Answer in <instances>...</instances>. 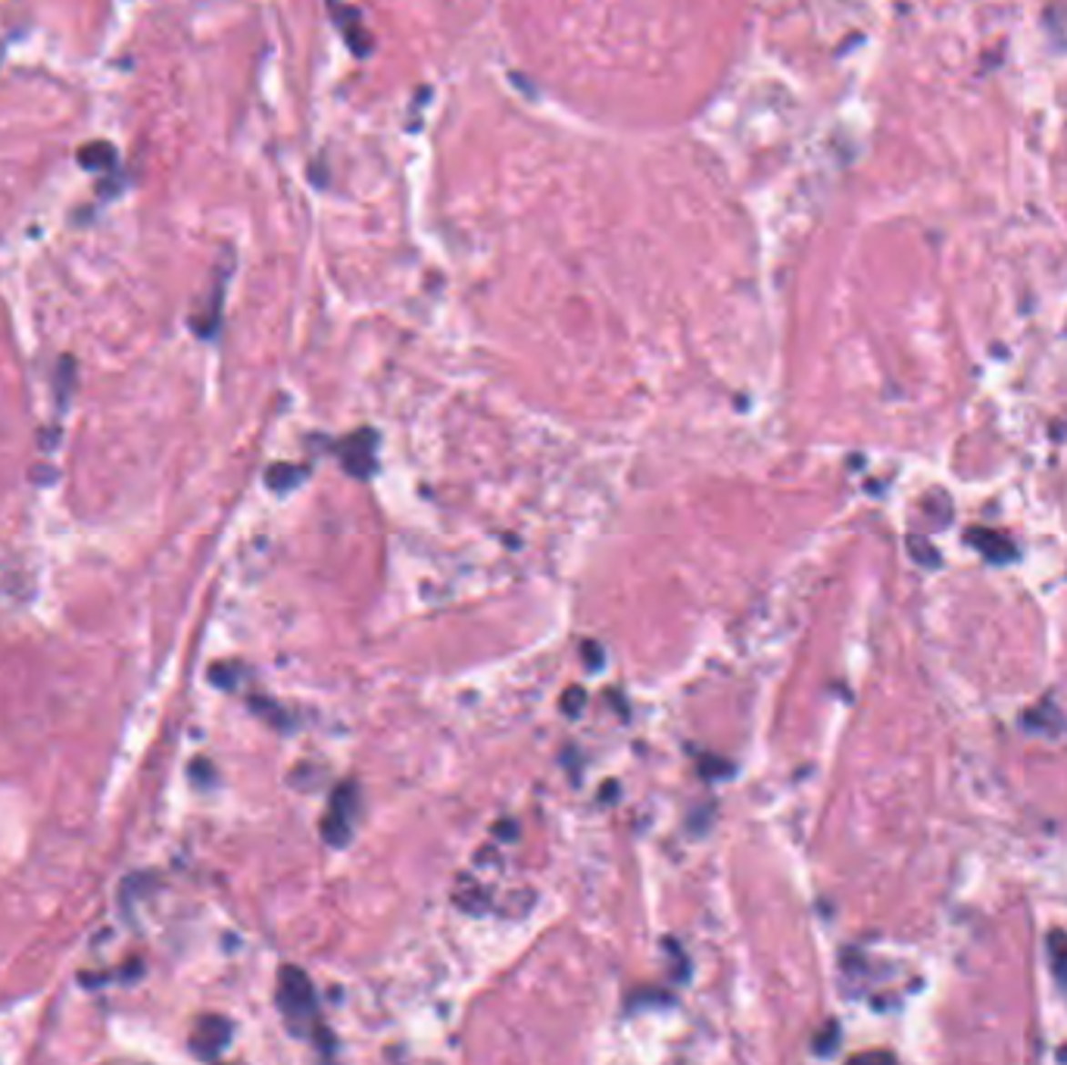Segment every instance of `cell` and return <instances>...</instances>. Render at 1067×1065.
<instances>
[{
  "mask_svg": "<svg viewBox=\"0 0 1067 1065\" xmlns=\"http://www.w3.org/2000/svg\"><path fill=\"white\" fill-rule=\"evenodd\" d=\"M1049 957H1052V968H1055V975L1062 981H1067V937L1058 935V931L1049 940Z\"/></svg>",
  "mask_w": 1067,
  "mask_h": 1065,
  "instance_id": "9c48e42d",
  "label": "cell"
},
{
  "mask_svg": "<svg viewBox=\"0 0 1067 1065\" xmlns=\"http://www.w3.org/2000/svg\"><path fill=\"white\" fill-rule=\"evenodd\" d=\"M964 541H968L974 550H981L990 563L1002 566V563H1011L1014 557H1018V550H1014V544L1008 541V535L1002 531H992V528H970L968 535H964Z\"/></svg>",
  "mask_w": 1067,
  "mask_h": 1065,
  "instance_id": "8992f818",
  "label": "cell"
},
{
  "mask_svg": "<svg viewBox=\"0 0 1067 1065\" xmlns=\"http://www.w3.org/2000/svg\"><path fill=\"white\" fill-rule=\"evenodd\" d=\"M581 703H584V691L581 688H568L565 700H562V710H565V716H577Z\"/></svg>",
  "mask_w": 1067,
  "mask_h": 1065,
  "instance_id": "8fae6325",
  "label": "cell"
},
{
  "mask_svg": "<svg viewBox=\"0 0 1067 1065\" xmlns=\"http://www.w3.org/2000/svg\"><path fill=\"white\" fill-rule=\"evenodd\" d=\"M584 653L590 656V669H599V650L594 644H584Z\"/></svg>",
  "mask_w": 1067,
  "mask_h": 1065,
  "instance_id": "4fadbf2b",
  "label": "cell"
},
{
  "mask_svg": "<svg viewBox=\"0 0 1067 1065\" xmlns=\"http://www.w3.org/2000/svg\"><path fill=\"white\" fill-rule=\"evenodd\" d=\"M278 1009L294 1034H306L316 1019V990L297 966H284L278 972Z\"/></svg>",
  "mask_w": 1067,
  "mask_h": 1065,
  "instance_id": "6da1fadb",
  "label": "cell"
},
{
  "mask_svg": "<svg viewBox=\"0 0 1067 1065\" xmlns=\"http://www.w3.org/2000/svg\"><path fill=\"white\" fill-rule=\"evenodd\" d=\"M1024 728L1036 734H1058L1064 728V722H1062V712L1052 703H1040L1024 712Z\"/></svg>",
  "mask_w": 1067,
  "mask_h": 1065,
  "instance_id": "52a82bcc",
  "label": "cell"
},
{
  "mask_svg": "<svg viewBox=\"0 0 1067 1065\" xmlns=\"http://www.w3.org/2000/svg\"><path fill=\"white\" fill-rule=\"evenodd\" d=\"M837 1038H839V1028L830 1022V1025H828V1034H824V1038H821V1034H818V1044H815V1050H818V1053H830V1050L837 1047Z\"/></svg>",
  "mask_w": 1067,
  "mask_h": 1065,
  "instance_id": "7c38bea8",
  "label": "cell"
},
{
  "mask_svg": "<svg viewBox=\"0 0 1067 1065\" xmlns=\"http://www.w3.org/2000/svg\"><path fill=\"white\" fill-rule=\"evenodd\" d=\"M303 476H306V469H300V466L278 463V466L269 469L266 481H269V487H275V491H288V487H294L297 481H303Z\"/></svg>",
  "mask_w": 1067,
  "mask_h": 1065,
  "instance_id": "ba28073f",
  "label": "cell"
},
{
  "mask_svg": "<svg viewBox=\"0 0 1067 1065\" xmlns=\"http://www.w3.org/2000/svg\"><path fill=\"white\" fill-rule=\"evenodd\" d=\"M356 813H360L356 787L350 782H343L338 791L331 794V804H328V813H325V819H321V835H325V841L331 844V847H343V844L350 841L353 825H356Z\"/></svg>",
  "mask_w": 1067,
  "mask_h": 1065,
  "instance_id": "7a4b0ae2",
  "label": "cell"
},
{
  "mask_svg": "<svg viewBox=\"0 0 1067 1065\" xmlns=\"http://www.w3.org/2000/svg\"><path fill=\"white\" fill-rule=\"evenodd\" d=\"M331 16L340 26L343 38H347V44L353 47V54L356 56H369L371 35H369V28H365V22H362V13L356 10V6H347L343 0H331Z\"/></svg>",
  "mask_w": 1067,
  "mask_h": 1065,
  "instance_id": "5b68a950",
  "label": "cell"
},
{
  "mask_svg": "<svg viewBox=\"0 0 1067 1065\" xmlns=\"http://www.w3.org/2000/svg\"><path fill=\"white\" fill-rule=\"evenodd\" d=\"M375 432H353L350 437H343L338 444V456L343 463V469L350 472V476H371L375 472Z\"/></svg>",
  "mask_w": 1067,
  "mask_h": 1065,
  "instance_id": "3957f363",
  "label": "cell"
},
{
  "mask_svg": "<svg viewBox=\"0 0 1067 1065\" xmlns=\"http://www.w3.org/2000/svg\"><path fill=\"white\" fill-rule=\"evenodd\" d=\"M231 1038V1022L222 1016H203L191 1034V1050L200 1060H216Z\"/></svg>",
  "mask_w": 1067,
  "mask_h": 1065,
  "instance_id": "277c9868",
  "label": "cell"
},
{
  "mask_svg": "<svg viewBox=\"0 0 1067 1065\" xmlns=\"http://www.w3.org/2000/svg\"><path fill=\"white\" fill-rule=\"evenodd\" d=\"M909 550H911V557L920 559V563H924L927 568H937V566H940V553L933 550V547L927 544L924 538L911 535V538H909Z\"/></svg>",
  "mask_w": 1067,
  "mask_h": 1065,
  "instance_id": "30bf717a",
  "label": "cell"
}]
</instances>
